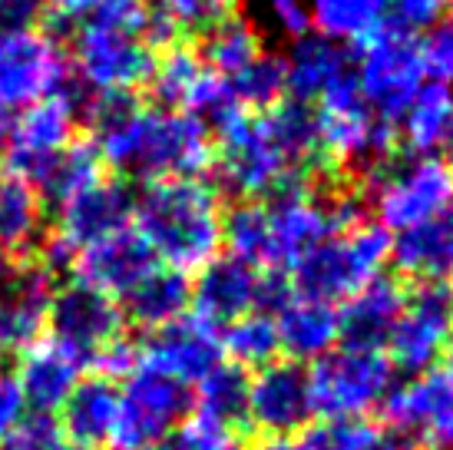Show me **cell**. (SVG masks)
Here are the masks:
<instances>
[{
	"label": "cell",
	"mask_w": 453,
	"mask_h": 450,
	"mask_svg": "<svg viewBox=\"0 0 453 450\" xmlns=\"http://www.w3.org/2000/svg\"><path fill=\"white\" fill-rule=\"evenodd\" d=\"M397 123V139L411 156L453 152V87L424 83Z\"/></svg>",
	"instance_id": "obj_28"
},
{
	"label": "cell",
	"mask_w": 453,
	"mask_h": 450,
	"mask_svg": "<svg viewBox=\"0 0 453 450\" xmlns=\"http://www.w3.org/2000/svg\"><path fill=\"white\" fill-rule=\"evenodd\" d=\"M87 120L100 163L146 186L199 179L215 163L212 129L192 112L139 106L133 97H93Z\"/></svg>",
	"instance_id": "obj_1"
},
{
	"label": "cell",
	"mask_w": 453,
	"mask_h": 450,
	"mask_svg": "<svg viewBox=\"0 0 453 450\" xmlns=\"http://www.w3.org/2000/svg\"><path fill=\"white\" fill-rule=\"evenodd\" d=\"M27 414H30V404H27L24 391L17 384V377L0 375V444L11 438Z\"/></svg>",
	"instance_id": "obj_48"
},
{
	"label": "cell",
	"mask_w": 453,
	"mask_h": 450,
	"mask_svg": "<svg viewBox=\"0 0 453 450\" xmlns=\"http://www.w3.org/2000/svg\"><path fill=\"white\" fill-rule=\"evenodd\" d=\"M390 262V236L378 222H361L325 238L315 252H308L291 272V288L298 295L318 301H344L361 291L367 282L384 275Z\"/></svg>",
	"instance_id": "obj_6"
},
{
	"label": "cell",
	"mask_w": 453,
	"mask_h": 450,
	"mask_svg": "<svg viewBox=\"0 0 453 450\" xmlns=\"http://www.w3.org/2000/svg\"><path fill=\"white\" fill-rule=\"evenodd\" d=\"M278 351H281L278 328L268 312L242 314L222 331V354H228V364H239L242 371H249V368L258 371L265 364H272Z\"/></svg>",
	"instance_id": "obj_36"
},
{
	"label": "cell",
	"mask_w": 453,
	"mask_h": 450,
	"mask_svg": "<svg viewBox=\"0 0 453 450\" xmlns=\"http://www.w3.org/2000/svg\"><path fill=\"white\" fill-rule=\"evenodd\" d=\"M262 50L265 47H262V30H258V24L239 11L228 13L219 24L202 30V47H199L202 63L209 70H215L219 76H226V80H232L239 70H245Z\"/></svg>",
	"instance_id": "obj_33"
},
{
	"label": "cell",
	"mask_w": 453,
	"mask_h": 450,
	"mask_svg": "<svg viewBox=\"0 0 453 450\" xmlns=\"http://www.w3.org/2000/svg\"><path fill=\"white\" fill-rule=\"evenodd\" d=\"M255 13L275 37H285L291 43L311 34L308 0H255Z\"/></svg>",
	"instance_id": "obj_45"
},
{
	"label": "cell",
	"mask_w": 453,
	"mask_h": 450,
	"mask_svg": "<svg viewBox=\"0 0 453 450\" xmlns=\"http://www.w3.org/2000/svg\"><path fill=\"white\" fill-rule=\"evenodd\" d=\"M272 318L278 328V345H281V351H288V358L295 364H315L318 358H325L327 351H334L341 345L338 308L327 301L298 295L295 288L272 312Z\"/></svg>",
	"instance_id": "obj_25"
},
{
	"label": "cell",
	"mask_w": 453,
	"mask_h": 450,
	"mask_svg": "<svg viewBox=\"0 0 453 450\" xmlns=\"http://www.w3.org/2000/svg\"><path fill=\"white\" fill-rule=\"evenodd\" d=\"M268 272H295L325 238L365 222V202L354 192H318L295 186L265 202Z\"/></svg>",
	"instance_id": "obj_4"
},
{
	"label": "cell",
	"mask_w": 453,
	"mask_h": 450,
	"mask_svg": "<svg viewBox=\"0 0 453 450\" xmlns=\"http://www.w3.org/2000/svg\"><path fill=\"white\" fill-rule=\"evenodd\" d=\"M0 450H73L64 434V424L57 414L30 411L17 424L11 438L0 444Z\"/></svg>",
	"instance_id": "obj_42"
},
{
	"label": "cell",
	"mask_w": 453,
	"mask_h": 450,
	"mask_svg": "<svg viewBox=\"0 0 453 450\" xmlns=\"http://www.w3.org/2000/svg\"><path fill=\"white\" fill-rule=\"evenodd\" d=\"M384 438V427L361 421H318L304 431V450H367Z\"/></svg>",
	"instance_id": "obj_40"
},
{
	"label": "cell",
	"mask_w": 453,
	"mask_h": 450,
	"mask_svg": "<svg viewBox=\"0 0 453 450\" xmlns=\"http://www.w3.org/2000/svg\"><path fill=\"white\" fill-rule=\"evenodd\" d=\"M447 358H450V368H453V335H450V345H447Z\"/></svg>",
	"instance_id": "obj_54"
},
{
	"label": "cell",
	"mask_w": 453,
	"mask_h": 450,
	"mask_svg": "<svg viewBox=\"0 0 453 450\" xmlns=\"http://www.w3.org/2000/svg\"><path fill=\"white\" fill-rule=\"evenodd\" d=\"M50 13H57L64 24H119L129 30H139L146 37L150 24V4L146 0H50Z\"/></svg>",
	"instance_id": "obj_39"
},
{
	"label": "cell",
	"mask_w": 453,
	"mask_h": 450,
	"mask_svg": "<svg viewBox=\"0 0 453 450\" xmlns=\"http://www.w3.org/2000/svg\"><path fill=\"white\" fill-rule=\"evenodd\" d=\"M235 100L249 112H268L275 110L281 100H288V87H285V57L262 50L245 70L228 80Z\"/></svg>",
	"instance_id": "obj_37"
},
{
	"label": "cell",
	"mask_w": 453,
	"mask_h": 450,
	"mask_svg": "<svg viewBox=\"0 0 453 450\" xmlns=\"http://www.w3.org/2000/svg\"><path fill=\"white\" fill-rule=\"evenodd\" d=\"M103 179V163L96 150H93V143H80L76 139L73 146H66L57 159H53L43 173L34 179V186L40 189V196L50 202H66L73 199L76 192H83L87 186L93 182H100Z\"/></svg>",
	"instance_id": "obj_34"
},
{
	"label": "cell",
	"mask_w": 453,
	"mask_h": 450,
	"mask_svg": "<svg viewBox=\"0 0 453 450\" xmlns=\"http://www.w3.org/2000/svg\"><path fill=\"white\" fill-rule=\"evenodd\" d=\"M192 411V391L150 368H136L119 391V411L103 450H165Z\"/></svg>",
	"instance_id": "obj_9"
},
{
	"label": "cell",
	"mask_w": 453,
	"mask_h": 450,
	"mask_svg": "<svg viewBox=\"0 0 453 450\" xmlns=\"http://www.w3.org/2000/svg\"><path fill=\"white\" fill-rule=\"evenodd\" d=\"M89 368H93L100 377H106V381H116V377L127 381V377L139 368V345H133V341H127V338H119V341H113L110 348H103L100 354L89 361Z\"/></svg>",
	"instance_id": "obj_47"
},
{
	"label": "cell",
	"mask_w": 453,
	"mask_h": 450,
	"mask_svg": "<svg viewBox=\"0 0 453 450\" xmlns=\"http://www.w3.org/2000/svg\"><path fill=\"white\" fill-rule=\"evenodd\" d=\"M165 450H182V447H176V444H169V447H165Z\"/></svg>",
	"instance_id": "obj_55"
},
{
	"label": "cell",
	"mask_w": 453,
	"mask_h": 450,
	"mask_svg": "<svg viewBox=\"0 0 453 450\" xmlns=\"http://www.w3.org/2000/svg\"><path fill=\"white\" fill-rule=\"evenodd\" d=\"M388 4V24L401 27L407 34L430 30L434 24L447 20L453 0H384Z\"/></svg>",
	"instance_id": "obj_46"
},
{
	"label": "cell",
	"mask_w": 453,
	"mask_h": 450,
	"mask_svg": "<svg viewBox=\"0 0 453 450\" xmlns=\"http://www.w3.org/2000/svg\"><path fill=\"white\" fill-rule=\"evenodd\" d=\"M367 450H407L403 447V440H397V438H390L388 431H384V438L374 444V447H367Z\"/></svg>",
	"instance_id": "obj_52"
},
{
	"label": "cell",
	"mask_w": 453,
	"mask_h": 450,
	"mask_svg": "<svg viewBox=\"0 0 453 450\" xmlns=\"http://www.w3.org/2000/svg\"><path fill=\"white\" fill-rule=\"evenodd\" d=\"M7 136H11V120H7V110L0 106V152L7 146Z\"/></svg>",
	"instance_id": "obj_53"
},
{
	"label": "cell",
	"mask_w": 453,
	"mask_h": 450,
	"mask_svg": "<svg viewBox=\"0 0 453 450\" xmlns=\"http://www.w3.org/2000/svg\"><path fill=\"white\" fill-rule=\"evenodd\" d=\"M222 242L242 262L255 265L258 272L268 268V215L265 202H239L222 219Z\"/></svg>",
	"instance_id": "obj_38"
},
{
	"label": "cell",
	"mask_w": 453,
	"mask_h": 450,
	"mask_svg": "<svg viewBox=\"0 0 453 450\" xmlns=\"http://www.w3.org/2000/svg\"><path fill=\"white\" fill-rule=\"evenodd\" d=\"M83 371H87V364L80 361L73 351H66L53 338H40L34 348L20 354V368L13 377L24 391L30 411L57 414L64 411L73 388L83 381Z\"/></svg>",
	"instance_id": "obj_23"
},
{
	"label": "cell",
	"mask_w": 453,
	"mask_h": 450,
	"mask_svg": "<svg viewBox=\"0 0 453 450\" xmlns=\"http://www.w3.org/2000/svg\"><path fill=\"white\" fill-rule=\"evenodd\" d=\"M222 364V335L196 312H186L173 325L150 331L139 345V368L176 377L179 384H199L202 377Z\"/></svg>",
	"instance_id": "obj_18"
},
{
	"label": "cell",
	"mask_w": 453,
	"mask_h": 450,
	"mask_svg": "<svg viewBox=\"0 0 453 450\" xmlns=\"http://www.w3.org/2000/svg\"><path fill=\"white\" fill-rule=\"evenodd\" d=\"M156 53L139 30L119 24H83L73 37L70 66L93 97H133L152 76Z\"/></svg>",
	"instance_id": "obj_10"
},
{
	"label": "cell",
	"mask_w": 453,
	"mask_h": 450,
	"mask_svg": "<svg viewBox=\"0 0 453 450\" xmlns=\"http://www.w3.org/2000/svg\"><path fill=\"white\" fill-rule=\"evenodd\" d=\"M13 275V252L0 242V282H7Z\"/></svg>",
	"instance_id": "obj_51"
},
{
	"label": "cell",
	"mask_w": 453,
	"mask_h": 450,
	"mask_svg": "<svg viewBox=\"0 0 453 450\" xmlns=\"http://www.w3.org/2000/svg\"><path fill=\"white\" fill-rule=\"evenodd\" d=\"M245 407H249V375L242 371L239 364L222 361L196 384L192 411L209 414L215 421L239 427L245 424Z\"/></svg>",
	"instance_id": "obj_35"
},
{
	"label": "cell",
	"mask_w": 453,
	"mask_h": 450,
	"mask_svg": "<svg viewBox=\"0 0 453 450\" xmlns=\"http://www.w3.org/2000/svg\"><path fill=\"white\" fill-rule=\"evenodd\" d=\"M215 139V169L228 192L242 202L275 199L288 189L302 186L298 175L304 166L295 163L268 112H249L245 106L226 112L219 123L209 126Z\"/></svg>",
	"instance_id": "obj_3"
},
{
	"label": "cell",
	"mask_w": 453,
	"mask_h": 450,
	"mask_svg": "<svg viewBox=\"0 0 453 450\" xmlns=\"http://www.w3.org/2000/svg\"><path fill=\"white\" fill-rule=\"evenodd\" d=\"M315 37L334 47H361L388 27L384 0H308Z\"/></svg>",
	"instance_id": "obj_32"
},
{
	"label": "cell",
	"mask_w": 453,
	"mask_h": 450,
	"mask_svg": "<svg viewBox=\"0 0 453 450\" xmlns=\"http://www.w3.org/2000/svg\"><path fill=\"white\" fill-rule=\"evenodd\" d=\"M156 265L159 262L150 252V245L129 225L123 232L106 236L100 242L87 245L83 252H76L73 262H70V272H73L76 285H87L93 291L106 295V299L123 301Z\"/></svg>",
	"instance_id": "obj_20"
},
{
	"label": "cell",
	"mask_w": 453,
	"mask_h": 450,
	"mask_svg": "<svg viewBox=\"0 0 453 450\" xmlns=\"http://www.w3.org/2000/svg\"><path fill=\"white\" fill-rule=\"evenodd\" d=\"M265 272L235 255H215L192 282V312L209 325H232L249 312H262Z\"/></svg>",
	"instance_id": "obj_21"
},
{
	"label": "cell",
	"mask_w": 453,
	"mask_h": 450,
	"mask_svg": "<svg viewBox=\"0 0 453 450\" xmlns=\"http://www.w3.org/2000/svg\"><path fill=\"white\" fill-rule=\"evenodd\" d=\"M245 450H304V447H302V440H295V438H262Z\"/></svg>",
	"instance_id": "obj_50"
},
{
	"label": "cell",
	"mask_w": 453,
	"mask_h": 450,
	"mask_svg": "<svg viewBox=\"0 0 453 450\" xmlns=\"http://www.w3.org/2000/svg\"><path fill=\"white\" fill-rule=\"evenodd\" d=\"M390 259L403 278L420 285L453 275V209L390 238Z\"/></svg>",
	"instance_id": "obj_26"
},
{
	"label": "cell",
	"mask_w": 453,
	"mask_h": 450,
	"mask_svg": "<svg viewBox=\"0 0 453 450\" xmlns=\"http://www.w3.org/2000/svg\"><path fill=\"white\" fill-rule=\"evenodd\" d=\"M192 305V282L186 272L156 265L150 275L142 278L127 299L119 301V308L127 314V322H136L146 331L173 325L176 318L189 312Z\"/></svg>",
	"instance_id": "obj_30"
},
{
	"label": "cell",
	"mask_w": 453,
	"mask_h": 450,
	"mask_svg": "<svg viewBox=\"0 0 453 450\" xmlns=\"http://www.w3.org/2000/svg\"><path fill=\"white\" fill-rule=\"evenodd\" d=\"M453 335V288L443 282L417 285L407 291L401 318L388 338V361L394 371L424 375L447 354Z\"/></svg>",
	"instance_id": "obj_14"
},
{
	"label": "cell",
	"mask_w": 453,
	"mask_h": 450,
	"mask_svg": "<svg viewBox=\"0 0 453 450\" xmlns=\"http://www.w3.org/2000/svg\"><path fill=\"white\" fill-rule=\"evenodd\" d=\"M371 209L388 232H403L450 209L453 169L441 156H411L371 173Z\"/></svg>",
	"instance_id": "obj_11"
},
{
	"label": "cell",
	"mask_w": 453,
	"mask_h": 450,
	"mask_svg": "<svg viewBox=\"0 0 453 450\" xmlns=\"http://www.w3.org/2000/svg\"><path fill=\"white\" fill-rule=\"evenodd\" d=\"M80 120H83V106L70 89H60V93H50L43 100L30 103L11 123V136L4 146L7 169L34 182L66 146L76 143Z\"/></svg>",
	"instance_id": "obj_15"
},
{
	"label": "cell",
	"mask_w": 453,
	"mask_h": 450,
	"mask_svg": "<svg viewBox=\"0 0 453 450\" xmlns=\"http://www.w3.org/2000/svg\"><path fill=\"white\" fill-rule=\"evenodd\" d=\"M222 199L205 179H159L142 189L133 209L150 252L176 272H199L222 249Z\"/></svg>",
	"instance_id": "obj_2"
},
{
	"label": "cell",
	"mask_w": 453,
	"mask_h": 450,
	"mask_svg": "<svg viewBox=\"0 0 453 450\" xmlns=\"http://www.w3.org/2000/svg\"><path fill=\"white\" fill-rule=\"evenodd\" d=\"M344 76H351V63L348 53L327 43V40L308 34V37L291 43L288 57H285V87H288V100L311 106L325 97L331 87H338Z\"/></svg>",
	"instance_id": "obj_27"
},
{
	"label": "cell",
	"mask_w": 453,
	"mask_h": 450,
	"mask_svg": "<svg viewBox=\"0 0 453 450\" xmlns=\"http://www.w3.org/2000/svg\"><path fill=\"white\" fill-rule=\"evenodd\" d=\"M235 4L239 0H156V11L163 13L176 30H182V27L205 30L228 13H235Z\"/></svg>",
	"instance_id": "obj_44"
},
{
	"label": "cell",
	"mask_w": 453,
	"mask_h": 450,
	"mask_svg": "<svg viewBox=\"0 0 453 450\" xmlns=\"http://www.w3.org/2000/svg\"><path fill=\"white\" fill-rule=\"evenodd\" d=\"M311 414V391L308 371L295 361H272L249 377V407L245 424L262 431L265 438H291L295 431L308 427Z\"/></svg>",
	"instance_id": "obj_19"
},
{
	"label": "cell",
	"mask_w": 453,
	"mask_h": 450,
	"mask_svg": "<svg viewBox=\"0 0 453 450\" xmlns=\"http://www.w3.org/2000/svg\"><path fill=\"white\" fill-rule=\"evenodd\" d=\"M417 50H420V63H424V74L430 76V83H443L453 87V20H441L430 30H424V37L417 40Z\"/></svg>",
	"instance_id": "obj_43"
},
{
	"label": "cell",
	"mask_w": 453,
	"mask_h": 450,
	"mask_svg": "<svg viewBox=\"0 0 453 450\" xmlns=\"http://www.w3.org/2000/svg\"><path fill=\"white\" fill-rule=\"evenodd\" d=\"M384 421L424 450H453V368L407 377L384 398Z\"/></svg>",
	"instance_id": "obj_16"
},
{
	"label": "cell",
	"mask_w": 453,
	"mask_h": 450,
	"mask_svg": "<svg viewBox=\"0 0 453 450\" xmlns=\"http://www.w3.org/2000/svg\"><path fill=\"white\" fill-rule=\"evenodd\" d=\"M354 83L380 120L397 123L420 87L427 83L414 34L388 24L380 34L361 43L354 63Z\"/></svg>",
	"instance_id": "obj_12"
},
{
	"label": "cell",
	"mask_w": 453,
	"mask_h": 450,
	"mask_svg": "<svg viewBox=\"0 0 453 450\" xmlns=\"http://www.w3.org/2000/svg\"><path fill=\"white\" fill-rule=\"evenodd\" d=\"M119 411V391L113 381L93 375L83 377L64 404V434L73 450H103Z\"/></svg>",
	"instance_id": "obj_29"
},
{
	"label": "cell",
	"mask_w": 453,
	"mask_h": 450,
	"mask_svg": "<svg viewBox=\"0 0 453 450\" xmlns=\"http://www.w3.org/2000/svg\"><path fill=\"white\" fill-rule=\"evenodd\" d=\"M50 328L53 341H60L66 351H73L87 364L110 348L113 341L127 338V314L116 299H106L87 285H66L53 291L50 301Z\"/></svg>",
	"instance_id": "obj_17"
},
{
	"label": "cell",
	"mask_w": 453,
	"mask_h": 450,
	"mask_svg": "<svg viewBox=\"0 0 453 450\" xmlns=\"http://www.w3.org/2000/svg\"><path fill=\"white\" fill-rule=\"evenodd\" d=\"M50 13V0H0V30L37 27Z\"/></svg>",
	"instance_id": "obj_49"
},
{
	"label": "cell",
	"mask_w": 453,
	"mask_h": 450,
	"mask_svg": "<svg viewBox=\"0 0 453 450\" xmlns=\"http://www.w3.org/2000/svg\"><path fill=\"white\" fill-rule=\"evenodd\" d=\"M315 136L318 156L327 166L374 173L384 163H390L397 129L367 106L351 74L318 100Z\"/></svg>",
	"instance_id": "obj_5"
},
{
	"label": "cell",
	"mask_w": 453,
	"mask_h": 450,
	"mask_svg": "<svg viewBox=\"0 0 453 450\" xmlns=\"http://www.w3.org/2000/svg\"><path fill=\"white\" fill-rule=\"evenodd\" d=\"M133 209H136V196L129 192L127 182L103 175L100 182H93L83 192H76L73 199L57 206V222L53 229H47L43 242L37 245V265L50 275L57 268H70L76 252L129 229Z\"/></svg>",
	"instance_id": "obj_8"
},
{
	"label": "cell",
	"mask_w": 453,
	"mask_h": 450,
	"mask_svg": "<svg viewBox=\"0 0 453 450\" xmlns=\"http://www.w3.org/2000/svg\"><path fill=\"white\" fill-rule=\"evenodd\" d=\"M70 57L40 27L0 30V106L27 110L66 87Z\"/></svg>",
	"instance_id": "obj_13"
},
{
	"label": "cell",
	"mask_w": 453,
	"mask_h": 450,
	"mask_svg": "<svg viewBox=\"0 0 453 450\" xmlns=\"http://www.w3.org/2000/svg\"><path fill=\"white\" fill-rule=\"evenodd\" d=\"M173 444L182 450H239V427L215 421L209 414L189 411V417L179 424Z\"/></svg>",
	"instance_id": "obj_41"
},
{
	"label": "cell",
	"mask_w": 453,
	"mask_h": 450,
	"mask_svg": "<svg viewBox=\"0 0 453 450\" xmlns=\"http://www.w3.org/2000/svg\"><path fill=\"white\" fill-rule=\"evenodd\" d=\"M47 236L40 189L13 169H0V242L11 252L37 249Z\"/></svg>",
	"instance_id": "obj_31"
},
{
	"label": "cell",
	"mask_w": 453,
	"mask_h": 450,
	"mask_svg": "<svg viewBox=\"0 0 453 450\" xmlns=\"http://www.w3.org/2000/svg\"><path fill=\"white\" fill-rule=\"evenodd\" d=\"M53 291V275L40 265L13 268V275L0 282V351L24 354L37 345L50 325Z\"/></svg>",
	"instance_id": "obj_22"
},
{
	"label": "cell",
	"mask_w": 453,
	"mask_h": 450,
	"mask_svg": "<svg viewBox=\"0 0 453 450\" xmlns=\"http://www.w3.org/2000/svg\"><path fill=\"white\" fill-rule=\"evenodd\" d=\"M394 388V368L384 351L338 345L308 368L311 414L321 421H361L380 407Z\"/></svg>",
	"instance_id": "obj_7"
},
{
	"label": "cell",
	"mask_w": 453,
	"mask_h": 450,
	"mask_svg": "<svg viewBox=\"0 0 453 450\" xmlns=\"http://www.w3.org/2000/svg\"><path fill=\"white\" fill-rule=\"evenodd\" d=\"M403 305H407V288L401 278L380 275L367 282L361 291H354L351 299H344L341 305V345L384 351Z\"/></svg>",
	"instance_id": "obj_24"
}]
</instances>
